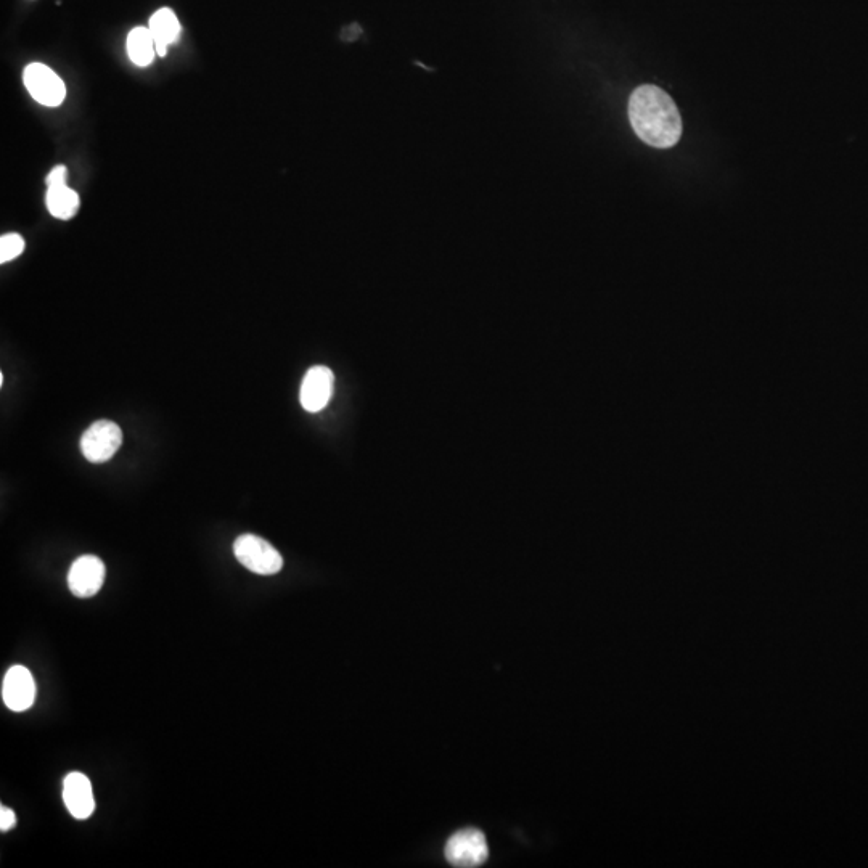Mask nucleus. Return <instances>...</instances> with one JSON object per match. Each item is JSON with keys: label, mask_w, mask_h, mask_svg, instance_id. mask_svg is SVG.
<instances>
[{"label": "nucleus", "mask_w": 868, "mask_h": 868, "mask_svg": "<svg viewBox=\"0 0 868 868\" xmlns=\"http://www.w3.org/2000/svg\"><path fill=\"white\" fill-rule=\"evenodd\" d=\"M629 121L637 137L650 147H674L682 136V118L676 103L663 89L650 84L632 92Z\"/></svg>", "instance_id": "obj_1"}, {"label": "nucleus", "mask_w": 868, "mask_h": 868, "mask_svg": "<svg viewBox=\"0 0 868 868\" xmlns=\"http://www.w3.org/2000/svg\"><path fill=\"white\" fill-rule=\"evenodd\" d=\"M235 558L246 570L261 576H272L280 573L283 568V558L274 545L263 537L254 534H243L234 544Z\"/></svg>", "instance_id": "obj_2"}, {"label": "nucleus", "mask_w": 868, "mask_h": 868, "mask_svg": "<svg viewBox=\"0 0 868 868\" xmlns=\"http://www.w3.org/2000/svg\"><path fill=\"white\" fill-rule=\"evenodd\" d=\"M123 444V431L110 420L92 423L81 438V452L91 463H105Z\"/></svg>", "instance_id": "obj_3"}, {"label": "nucleus", "mask_w": 868, "mask_h": 868, "mask_svg": "<svg viewBox=\"0 0 868 868\" xmlns=\"http://www.w3.org/2000/svg\"><path fill=\"white\" fill-rule=\"evenodd\" d=\"M446 859L449 864L460 868H473L483 865L489 856L486 836L476 828H465L451 836L446 844Z\"/></svg>", "instance_id": "obj_4"}, {"label": "nucleus", "mask_w": 868, "mask_h": 868, "mask_svg": "<svg viewBox=\"0 0 868 868\" xmlns=\"http://www.w3.org/2000/svg\"><path fill=\"white\" fill-rule=\"evenodd\" d=\"M23 82L29 95L44 107H60L66 97V87L62 78L49 66L33 63L26 66Z\"/></svg>", "instance_id": "obj_5"}, {"label": "nucleus", "mask_w": 868, "mask_h": 868, "mask_svg": "<svg viewBox=\"0 0 868 868\" xmlns=\"http://www.w3.org/2000/svg\"><path fill=\"white\" fill-rule=\"evenodd\" d=\"M333 386H335V375L332 370L325 365L311 367L304 375L301 391H299V402L303 409L311 414L324 410L332 399Z\"/></svg>", "instance_id": "obj_6"}, {"label": "nucleus", "mask_w": 868, "mask_h": 868, "mask_svg": "<svg viewBox=\"0 0 868 868\" xmlns=\"http://www.w3.org/2000/svg\"><path fill=\"white\" fill-rule=\"evenodd\" d=\"M105 573L107 570L99 557L95 555L79 557L71 565L68 573V587L71 594L79 598H89L99 594L105 582Z\"/></svg>", "instance_id": "obj_7"}, {"label": "nucleus", "mask_w": 868, "mask_h": 868, "mask_svg": "<svg viewBox=\"0 0 868 868\" xmlns=\"http://www.w3.org/2000/svg\"><path fill=\"white\" fill-rule=\"evenodd\" d=\"M2 698L5 706L15 713L31 708L36 701V682L33 674L23 666L10 668L2 684Z\"/></svg>", "instance_id": "obj_8"}, {"label": "nucleus", "mask_w": 868, "mask_h": 868, "mask_svg": "<svg viewBox=\"0 0 868 868\" xmlns=\"http://www.w3.org/2000/svg\"><path fill=\"white\" fill-rule=\"evenodd\" d=\"M63 801L74 819H89L95 811L91 780L81 772H71L66 775L63 782Z\"/></svg>", "instance_id": "obj_9"}, {"label": "nucleus", "mask_w": 868, "mask_h": 868, "mask_svg": "<svg viewBox=\"0 0 868 868\" xmlns=\"http://www.w3.org/2000/svg\"><path fill=\"white\" fill-rule=\"evenodd\" d=\"M148 29L155 39L156 54L164 57L168 54V47L171 46L172 42L179 39L181 23L172 10L161 9L150 18Z\"/></svg>", "instance_id": "obj_10"}, {"label": "nucleus", "mask_w": 868, "mask_h": 868, "mask_svg": "<svg viewBox=\"0 0 868 868\" xmlns=\"http://www.w3.org/2000/svg\"><path fill=\"white\" fill-rule=\"evenodd\" d=\"M46 205L52 216L68 221L78 213V193L68 185H52L47 189Z\"/></svg>", "instance_id": "obj_11"}, {"label": "nucleus", "mask_w": 868, "mask_h": 868, "mask_svg": "<svg viewBox=\"0 0 868 868\" xmlns=\"http://www.w3.org/2000/svg\"><path fill=\"white\" fill-rule=\"evenodd\" d=\"M127 54L131 58L132 63L137 66L152 65L155 58L156 47L155 39L148 28L132 29L127 36Z\"/></svg>", "instance_id": "obj_12"}, {"label": "nucleus", "mask_w": 868, "mask_h": 868, "mask_svg": "<svg viewBox=\"0 0 868 868\" xmlns=\"http://www.w3.org/2000/svg\"><path fill=\"white\" fill-rule=\"evenodd\" d=\"M25 250V240L18 234H7L0 238V263H10Z\"/></svg>", "instance_id": "obj_13"}, {"label": "nucleus", "mask_w": 868, "mask_h": 868, "mask_svg": "<svg viewBox=\"0 0 868 868\" xmlns=\"http://www.w3.org/2000/svg\"><path fill=\"white\" fill-rule=\"evenodd\" d=\"M66 179H68V169H66L65 166H57V168L50 171V174L46 179V184L47 187H52V185H66Z\"/></svg>", "instance_id": "obj_14"}, {"label": "nucleus", "mask_w": 868, "mask_h": 868, "mask_svg": "<svg viewBox=\"0 0 868 868\" xmlns=\"http://www.w3.org/2000/svg\"><path fill=\"white\" fill-rule=\"evenodd\" d=\"M15 823H17V817L13 814L12 809L2 807L0 809V830L2 832H9V830L15 827Z\"/></svg>", "instance_id": "obj_15"}]
</instances>
